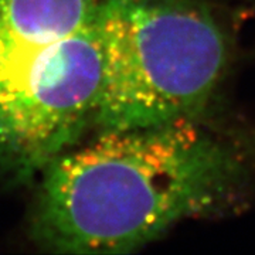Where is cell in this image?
Wrapping results in <instances>:
<instances>
[{"instance_id": "cell-3", "label": "cell", "mask_w": 255, "mask_h": 255, "mask_svg": "<svg viewBox=\"0 0 255 255\" xmlns=\"http://www.w3.org/2000/svg\"><path fill=\"white\" fill-rule=\"evenodd\" d=\"M95 130L203 117L227 75L231 43L209 0H102Z\"/></svg>"}, {"instance_id": "cell-1", "label": "cell", "mask_w": 255, "mask_h": 255, "mask_svg": "<svg viewBox=\"0 0 255 255\" xmlns=\"http://www.w3.org/2000/svg\"><path fill=\"white\" fill-rule=\"evenodd\" d=\"M30 234L55 254H128L176 224L244 207L255 147L203 117L97 130L41 172Z\"/></svg>"}, {"instance_id": "cell-2", "label": "cell", "mask_w": 255, "mask_h": 255, "mask_svg": "<svg viewBox=\"0 0 255 255\" xmlns=\"http://www.w3.org/2000/svg\"><path fill=\"white\" fill-rule=\"evenodd\" d=\"M102 0H0V172L40 174L94 128Z\"/></svg>"}]
</instances>
